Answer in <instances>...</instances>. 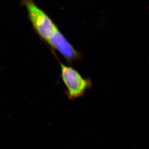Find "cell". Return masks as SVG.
Here are the masks:
<instances>
[{
    "label": "cell",
    "instance_id": "2",
    "mask_svg": "<svg viewBox=\"0 0 149 149\" xmlns=\"http://www.w3.org/2000/svg\"><path fill=\"white\" fill-rule=\"evenodd\" d=\"M55 57L61 67V77L66 87L65 94L69 100H73L82 97L86 92L92 86L91 78H84L77 70L70 66L62 63Z\"/></svg>",
    "mask_w": 149,
    "mask_h": 149
},
{
    "label": "cell",
    "instance_id": "1",
    "mask_svg": "<svg viewBox=\"0 0 149 149\" xmlns=\"http://www.w3.org/2000/svg\"><path fill=\"white\" fill-rule=\"evenodd\" d=\"M22 3L27 9L34 29L40 37L48 44L49 41L60 31L58 26L33 0H23Z\"/></svg>",
    "mask_w": 149,
    "mask_h": 149
}]
</instances>
